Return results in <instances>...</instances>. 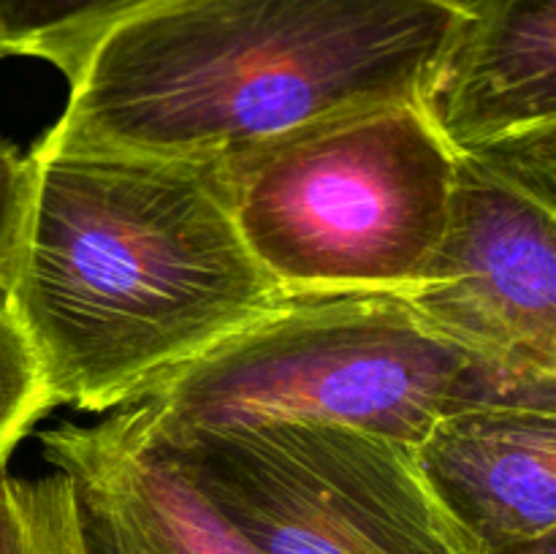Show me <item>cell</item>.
Listing matches in <instances>:
<instances>
[{"label":"cell","mask_w":556,"mask_h":554,"mask_svg":"<svg viewBox=\"0 0 556 554\" xmlns=\"http://www.w3.org/2000/svg\"><path fill=\"white\" fill-rule=\"evenodd\" d=\"M5 304L52 405L119 411L286 299L217 161L38 141Z\"/></svg>","instance_id":"6da1fadb"},{"label":"cell","mask_w":556,"mask_h":554,"mask_svg":"<svg viewBox=\"0 0 556 554\" xmlns=\"http://www.w3.org/2000/svg\"><path fill=\"white\" fill-rule=\"evenodd\" d=\"M462 0H168L112 27L41 141L228 161L309 125L421 103Z\"/></svg>","instance_id":"7a4b0ae2"},{"label":"cell","mask_w":556,"mask_h":554,"mask_svg":"<svg viewBox=\"0 0 556 554\" xmlns=\"http://www.w3.org/2000/svg\"><path fill=\"white\" fill-rule=\"evenodd\" d=\"M552 375L483 362L400 293H293L144 402L166 427L326 421L418 445L454 407Z\"/></svg>","instance_id":"3957f363"},{"label":"cell","mask_w":556,"mask_h":554,"mask_svg":"<svg viewBox=\"0 0 556 554\" xmlns=\"http://www.w3.org/2000/svg\"><path fill=\"white\" fill-rule=\"evenodd\" d=\"M239 234L293 293H405L427 269L456 155L421 103H383L217 161Z\"/></svg>","instance_id":"277c9868"},{"label":"cell","mask_w":556,"mask_h":554,"mask_svg":"<svg viewBox=\"0 0 556 554\" xmlns=\"http://www.w3.org/2000/svg\"><path fill=\"white\" fill-rule=\"evenodd\" d=\"M147 413L201 498L258 554H476L424 481L416 445L326 421L177 429Z\"/></svg>","instance_id":"5b68a950"},{"label":"cell","mask_w":556,"mask_h":554,"mask_svg":"<svg viewBox=\"0 0 556 554\" xmlns=\"http://www.w3.org/2000/svg\"><path fill=\"white\" fill-rule=\"evenodd\" d=\"M454 155L443 237L400 297L483 362L556 378V128Z\"/></svg>","instance_id":"8992f818"},{"label":"cell","mask_w":556,"mask_h":554,"mask_svg":"<svg viewBox=\"0 0 556 554\" xmlns=\"http://www.w3.org/2000/svg\"><path fill=\"white\" fill-rule=\"evenodd\" d=\"M416 459L476 554L556 536V380L454 407Z\"/></svg>","instance_id":"52a82bcc"},{"label":"cell","mask_w":556,"mask_h":554,"mask_svg":"<svg viewBox=\"0 0 556 554\" xmlns=\"http://www.w3.org/2000/svg\"><path fill=\"white\" fill-rule=\"evenodd\" d=\"M41 445L74 483L92 554H258L163 449L144 402L90 427L60 424Z\"/></svg>","instance_id":"ba28073f"},{"label":"cell","mask_w":556,"mask_h":554,"mask_svg":"<svg viewBox=\"0 0 556 554\" xmlns=\"http://www.w3.org/2000/svg\"><path fill=\"white\" fill-rule=\"evenodd\" d=\"M421 106L454 152L556 128V0L470 5Z\"/></svg>","instance_id":"9c48e42d"},{"label":"cell","mask_w":556,"mask_h":554,"mask_svg":"<svg viewBox=\"0 0 556 554\" xmlns=\"http://www.w3.org/2000/svg\"><path fill=\"white\" fill-rule=\"evenodd\" d=\"M168 0H0L3 58H38L74 79L112 27Z\"/></svg>","instance_id":"30bf717a"},{"label":"cell","mask_w":556,"mask_h":554,"mask_svg":"<svg viewBox=\"0 0 556 554\" xmlns=\"http://www.w3.org/2000/svg\"><path fill=\"white\" fill-rule=\"evenodd\" d=\"M0 554H92L65 473L20 478L0 465Z\"/></svg>","instance_id":"8fae6325"},{"label":"cell","mask_w":556,"mask_h":554,"mask_svg":"<svg viewBox=\"0 0 556 554\" xmlns=\"http://www.w3.org/2000/svg\"><path fill=\"white\" fill-rule=\"evenodd\" d=\"M52 407L36 356L0 297V465Z\"/></svg>","instance_id":"7c38bea8"},{"label":"cell","mask_w":556,"mask_h":554,"mask_svg":"<svg viewBox=\"0 0 556 554\" xmlns=\"http://www.w3.org/2000/svg\"><path fill=\"white\" fill-rule=\"evenodd\" d=\"M30 199V161L0 136V297H5Z\"/></svg>","instance_id":"4fadbf2b"},{"label":"cell","mask_w":556,"mask_h":554,"mask_svg":"<svg viewBox=\"0 0 556 554\" xmlns=\"http://www.w3.org/2000/svg\"><path fill=\"white\" fill-rule=\"evenodd\" d=\"M497 554H556V536H546V538H541V541L525 543V546L505 549V552H497Z\"/></svg>","instance_id":"5bb4252c"},{"label":"cell","mask_w":556,"mask_h":554,"mask_svg":"<svg viewBox=\"0 0 556 554\" xmlns=\"http://www.w3.org/2000/svg\"><path fill=\"white\" fill-rule=\"evenodd\" d=\"M462 3H465V5H476L478 0H462Z\"/></svg>","instance_id":"9a60e30c"},{"label":"cell","mask_w":556,"mask_h":554,"mask_svg":"<svg viewBox=\"0 0 556 554\" xmlns=\"http://www.w3.org/2000/svg\"><path fill=\"white\" fill-rule=\"evenodd\" d=\"M0 60H3V52H0Z\"/></svg>","instance_id":"2e32d148"}]
</instances>
